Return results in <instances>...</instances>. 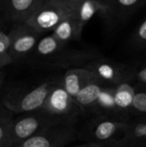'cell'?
Returning a JSON list of instances; mask_svg holds the SVG:
<instances>
[{
	"instance_id": "15",
	"label": "cell",
	"mask_w": 146,
	"mask_h": 147,
	"mask_svg": "<svg viewBox=\"0 0 146 147\" xmlns=\"http://www.w3.org/2000/svg\"><path fill=\"white\" fill-rule=\"evenodd\" d=\"M66 46L50 34L40 39L32 54L37 61L44 65Z\"/></svg>"
},
{
	"instance_id": "19",
	"label": "cell",
	"mask_w": 146,
	"mask_h": 147,
	"mask_svg": "<svg viewBox=\"0 0 146 147\" xmlns=\"http://www.w3.org/2000/svg\"><path fill=\"white\" fill-rule=\"evenodd\" d=\"M135 93L136 90L129 81L123 82L115 87V103L118 114H126L132 111Z\"/></svg>"
},
{
	"instance_id": "13",
	"label": "cell",
	"mask_w": 146,
	"mask_h": 147,
	"mask_svg": "<svg viewBox=\"0 0 146 147\" xmlns=\"http://www.w3.org/2000/svg\"><path fill=\"white\" fill-rule=\"evenodd\" d=\"M146 146V121L130 123L124 135L114 142V147H145Z\"/></svg>"
},
{
	"instance_id": "3",
	"label": "cell",
	"mask_w": 146,
	"mask_h": 147,
	"mask_svg": "<svg viewBox=\"0 0 146 147\" xmlns=\"http://www.w3.org/2000/svg\"><path fill=\"white\" fill-rule=\"evenodd\" d=\"M20 115L19 117L14 118L10 127L9 140L11 147L20 145L46 127L62 125L43 109Z\"/></svg>"
},
{
	"instance_id": "21",
	"label": "cell",
	"mask_w": 146,
	"mask_h": 147,
	"mask_svg": "<svg viewBox=\"0 0 146 147\" xmlns=\"http://www.w3.org/2000/svg\"><path fill=\"white\" fill-rule=\"evenodd\" d=\"M11 38L9 32H6L0 28V59L5 61L8 65L13 63L9 56V48Z\"/></svg>"
},
{
	"instance_id": "11",
	"label": "cell",
	"mask_w": 146,
	"mask_h": 147,
	"mask_svg": "<svg viewBox=\"0 0 146 147\" xmlns=\"http://www.w3.org/2000/svg\"><path fill=\"white\" fill-rule=\"evenodd\" d=\"M95 81L99 80L92 71L85 67H77L66 70L60 79V84L75 98L82 89Z\"/></svg>"
},
{
	"instance_id": "27",
	"label": "cell",
	"mask_w": 146,
	"mask_h": 147,
	"mask_svg": "<svg viewBox=\"0 0 146 147\" xmlns=\"http://www.w3.org/2000/svg\"><path fill=\"white\" fill-rule=\"evenodd\" d=\"M2 70L3 69H0V90L4 84V73Z\"/></svg>"
},
{
	"instance_id": "28",
	"label": "cell",
	"mask_w": 146,
	"mask_h": 147,
	"mask_svg": "<svg viewBox=\"0 0 146 147\" xmlns=\"http://www.w3.org/2000/svg\"><path fill=\"white\" fill-rule=\"evenodd\" d=\"M7 65H9L5 61H3V59H0V69H3V68H4L5 66H7Z\"/></svg>"
},
{
	"instance_id": "12",
	"label": "cell",
	"mask_w": 146,
	"mask_h": 147,
	"mask_svg": "<svg viewBox=\"0 0 146 147\" xmlns=\"http://www.w3.org/2000/svg\"><path fill=\"white\" fill-rule=\"evenodd\" d=\"M101 14L103 17L108 18L109 8L108 0H83L76 9V16L81 28L96 15Z\"/></svg>"
},
{
	"instance_id": "20",
	"label": "cell",
	"mask_w": 146,
	"mask_h": 147,
	"mask_svg": "<svg viewBox=\"0 0 146 147\" xmlns=\"http://www.w3.org/2000/svg\"><path fill=\"white\" fill-rule=\"evenodd\" d=\"M13 112L7 109L3 102L0 103V144L7 147H11L9 140V131L14 120Z\"/></svg>"
},
{
	"instance_id": "9",
	"label": "cell",
	"mask_w": 146,
	"mask_h": 147,
	"mask_svg": "<svg viewBox=\"0 0 146 147\" xmlns=\"http://www.w3.org/2000/svg\"><path fill=\"white\" fill-rule=\"evenodd\" d=\"M128 122L122 120L99 117L90 126L91 141L114 142L120 140L129 127Z\"/></svg>"
},
{
	"instance_id": "16",
	"label": "cell",
	"mask_w": 146,
	"mask_h": 147,
	"mask_svg": "<svg viewBox=\"0 0 146 147\" xmlns=\"http://www.w3.org/2000/svg\"><path fill=\"white\" fill-rule=\"evenodd\" d=\"M106 86L102 84L100 81H95L80 90V92L75 97L77 104L79 105L82 113L90 112L93 113V110L96 107L97 100Z\"/></svg>"
},
{
	"instance_id": "1",
	"label": "cell",
	"mask_w": 146,
	"mask_h": 147,
	"mask_svg": "<svg viewBox=\"0 0 146 147\" xmlns=\"http://www.w3.org/2000/svg\"><path fill=\"white\" fill-rule=\"evenodd\" d=\"M59 79H47L37 84L15 85L6 92L2 102L14 114H23L43 109Z\"/></svg>"
},
{
	"instance_id": "26",
	"label": "cell",
	"mask_w": 146,
	"mask_h": 147,
	"mask_svg": "<svg viewBox=\"0 0 146 147\" xmlns=\"http://www.w3.org/2000/svg\"><path fill=\"white\" fill-rule=\"evenodd\" d=\"M56 1H59V2H61V3L69 4V5H71V6L77 7L83 0H56Z\"/></svg>"
},
{
	"instance_id": "2",
	"label": "cell",
	"mask_w": 146,
	"mask_h": 147,
	"mask_svg": "<svg viewBox=\"0 0 146 147\" xmlns=\"http://www.w3.org/2000/svg\"><path fill=\"white\" fill-rule=\"evenodd\" d=\"M77 7L56 0H43L25 22L40 34L52 32L61 22L76 13Z\"/></svg>"
},
{
	"instance_id": "25",
	"label": "cell",
	"mask_w": 146,
	"mask_h": 147,
	"mask_svg": "<svg viewBox=\"0 0 146 147\" xmlns=\"http://www.w3.org/2000/svg\"><path fill=\"white\" fill-rule=\"evenodd\" d=\"M115 142V141H114ZM114 142H98V141H90L80 146L72 147H114Z\"/></svg>"
},
{
	"instance_id": "14",
	"label": "cell",
	"mask_w": 146,
	"mask_h": 147,
	"mask_svg": "<svg viewBox=\"0 0 146 147\" xmlns=\"http://www.w3.org/2000/svg\"><path fill=\"white\" fill-rule=\"evenodd\" d=\"M83 30V29L81 28L75 13L61 22L51 34L60 42L68 45L71 41L78 40L81 38Z\"/></svg>"
},
{
	"instance_id": "24",
	"label": "cell",
	"mask_w": 146,
	"mask_h": 147,
	"mask_svg": "<svg viewBox=\"0 0 146 147\" xmlns=\"http://www.w3.org/2000/svg\"><path fill=\"white\" fill-rule=\"evenodd\" d=\"M131 79H134L141 84H146V65L139 69L133 70L131 72Z\"/></svg>"
},
{
	"instance_id": "4",
	"label": "cell",
	"mask_w": 146,
	"mask_h": 147,
	"mask_svg": "<svg viewBox=\"0 0 146 147\" xmlns=\"http://www.w3.org/2000/svg\"><path fill=\"white\" fill-rule=\"evenodd\" d=\"M51 116L62 125L75 126L82 110L76 99L72 97L59 82L51 91L43 107Z\"/></svg>"
},
{
	"instance_id": "6",
	"label": "cell",
	"mask_w": 146,
	"mask_h": 147,
	"mask_svg": "<svg viewBox=\"0 0 146 147\" xmlns=\"http://www.w3.org/2000/svg\"><path fill=\"white\" fill-rule=\"evenodd\" d=\"M76 139L75 126L55 125L45 128L15 147H65Z\"/></svg>"
},
{
	"instance_id": "18",
	"label": "cell",
	"mask_w": 146,
	"mask_h": 147,
	"mask_svg": "<svg viewBox=\"0 0 146 147\" xmlns=\"http://www.w3.org/2000/svg\"><path fill=\"white\" fill-rule=\"evenodd\" d=\"M93 113L97 114L100 117L118 115L115 103V87L106 86L102 90Z\"/></svg>"
},
{
	"instance_id": "31",
	"label": "cell",
	"mask_w": 146,
	"mask_h": 147,
	"mask_svg": "<svg viewBox=\"0 0 146 147\" xmlns=\"http://www.w3.org/2000/svg\"><path fill=\"white\" fill-rule=\"evenodd\" d=\"M0 147H7V146H3V145H1V144H0Z\"/></svg>"
},
{
	"instance_id": "7",
	"label": "cell",
	"mask_w": 146,
	"mask_h": 147,
	"mask_svg": "<svg viewBox=\"0 0 146 147\" xmlns=\"http://www.w3.org/2000/svg\"><path fill=\"white\" fill-rule=\"evenodd\" d=\"M94 73L105 86L116 87L120 84L131 80L132 71L125 65L106 58H97L84 66Z\"/></svg>"
},
{
	"instance_id": "22",
	"label": "cell",
	"mask_w": 146,
	"mask_h": 147,
	"mask_svg": "<svg viewBox=\"0 0 146 147\" xmlns=\"http://www.w3.org/2000/svg\"><path fill=\"white\" fill-rule=\"evenodd\" d=\"M131 42L133 46L139 48L146 47V19L133 33Z\"/></svg>"
},
{
	"instance_id": "5",
	"label": "cell",
	"mask_w": 146,
	"mask_h": 147,
	"mask_svg": "<svg viewBox=\"0 0 146 147\" xmlns=\"http://www.w3.org/2000/svg\"><path fill=\"white\" fill-rule=\"evenodd\" d=\"M11 44L9 56L13 63L20 61L33 53L42 34L25 22H15L9 30Z\"/></svg>"
},
{
	"instance_id": "10",
	"label": "cell",
	"mask_w": 146,
	"mask_h": 147,
	"mask_svg": "<svg viewBox=\"0 0 146 147\" xmlns=\"http://www.w3.org/2000/svg\"><path fill=\"white\" fill-rule=\"evenodd\" d=\"M43 0H1V15L4 21L25 22Z\"/></svg>"
},
{
	"instance_id": "29",
	"label": "cell",
	"mask_w": 146,
	"mask_h": 147,
	"mask_svg": "<svg viewBox=\"0 0 146 147\" xmlns=\"http://www.w3.org/2000/svg\"><path fill=\"white\" fill-rule=\"evenodd\" d=\"M2 20H3V18H1V17H0V24H1V22H2Z\"/></svg>"
},
{
	"instance_id": "30",
	"label": "cell",
	"mask_w": 146,
	"mask_h": 147,
	"mask_svg": "<svg viewBox=\"0 0 146 147\" xmlns=\"http://www.w3.org/2000/svg\"><path fill=\"white\" fill-rule=\"evenodd\" d=\"M0 14H1V0H0Z\"/></svg>"
},
{
	"instance_id": "17",
	"label": "cell",
	"mask_w": 146,
	"mask_h": 147,
	"mask_svg": "<svg viewBox=\"0 0 146 147\" xmlns=\"http://www.w3.org/2000/svg\"><path fill=\"white\" fill-rule=\"evenodd\" d=\"M145 2V0H108L109 8L108 19H124L135 12Z\"/></svg>"
},
{
	"instance_id": "23",
	"label": "cell",
	"mask_w": 146,
	"mask_h": 147,
	"mask_svg": "<svg viewBox=\"0 0 146 147\" xmlns=\"http://www.w3.org/2000/svg\"><path fill=\"white\" fill-rule=\"evenodd\" d=\"M132 110L138 114H146V90H136Z\"/></svg>"
},
{
	"instance_id": "8",
	"label": "cell",
	"mask_w": 146,
	"mask_h": 147,
	"mask_svg": "<svg viewBox=\"0 0 146 147\" xmlns=\"http://www.w3.org/2000/svg\"><path fill=\"white\" fill-rule=\"evenodd\" d=\"M68 46V45H67ZM65 47L44 65L57 69H71L84 67L89 62L100 58L101 55L95 49H72Z\"/></svg>"
},
{
	"instance_id": "32",
	"label": "cell",
	"mask_w": 146,
	"mask_h": 147,
	"mask_svg": "<svg viewBox=\"0 0 146 147\" xmlns=\"http://www.w3.org/2000/svg\"><path fill=\"white\" fill-rule=\"evenodd\" d=\"M145 147H146V146H145Z\"/></svg>"
}]
</instances>
